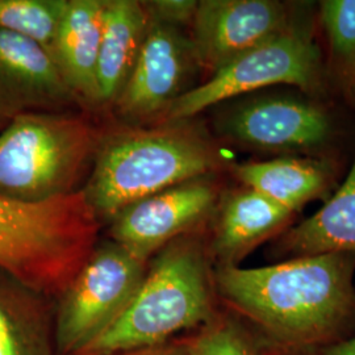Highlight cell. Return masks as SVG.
<instances>
[{
	"instance_id": "ac0fdd59",
	"label": "cell",
	"mask_w": 355,
	"mask_h": 355,
	"mask_svg": "<svg viewBox=\"0 0 355 355\" xmlns=\"http://www.w3.org/2000/svg\"><path fill=\"white\" fill-rule=\"evenodd\" d=\"M279 252L304 257L324 253L355 254V159L341 189L313 216L290 229Z\"/></svg>"
},
{
	"instance_id": "6da1fadb",
	"label": "cell",
	"mask_w": 355,
	"mask_h": 355,
	"mask_svg": "<svg viewBox=\"0 0 355 355\" xmlns=\"http://www.w3.org/2000/svg\"><path fill=\"white\" fill-rule=\"evenodd\" d=\"M355 254L295 257L270 266H216L214 287L268 345L302 353L345 340L355 327Z\"/></svg>"
},
{
	"instance_id": "8992f818",
	"label": "cell",
	"mask_w": 355,
	"mask_h": 355,
	"mask_svg": "<svg viewBox=\"0 0 355 355\" xmlns=\"http://www.w3.org/2000/svg\"><path fill=\"white\" fill-rule=\"evenodd\" d=\"M148 265L112 240L95 246L54 309L58 355L78 354L120 318Z\"/></svg>"
},
{
	"instance_id": "7a4b0ae2",
	"label": "cell",
	"mask_w": 355,
	"mask_h": 355,
	"mask_svg": "<svg viewBox=\"0 0 355 355\" xmlns=\"http://www.w3.org/2000/svg\"><path fill=\"white\" fill-rule=\"evenodd\" d=\"M191 120L103 133L80 189L101 221L110 223L130 204L215 171L220 166L215 146Z\"/></svg>"
},
{
	"instance_id": "d6986e66",
	"label": "cell",
	"mask_w": 355,
	"mask_h": 355,
	"mask_svg": "<svg viewBox=\"0 0 355 355\" xmlns=\"http://www.w3.org/2000/svg\"><path fill=\"white\" fill-rule=\"evenodd\" d=\"M69 0H0V29L35 41L51 55Z\"/></svg>"
},
{
	"instance_id": "9a60e30c",
	"label": "cell",
	"mask_w": 355,
	"mask_h": 355,
	"mask_svg": "<svg viewBox=\"0 0 355 355\" xmlns=\"http://www.w3.org/2000/svg\"><path fill=\"white\" fill-rule=\"evenodd\" d=\"M149 24L142 1L107 0L96 67L99 107L114 105L140 54Z\"/></svg>"
},
{
	"instance_id": "e0dca14e",
	"label": "cell",
	"mask_w": 355,
	"mask_h": 355,
	"mask_svg": "<svg viewBox=\"0 0 355 355\" xmlns=\"http://www.w3.org/2000/svg\"><path fill=\"white\" fill-rule=\"evenodd\" d=\"M245 187L295 214L329 189L330 168L309 158H278L233 167Z\"/></svg>"
},
{
	"instance_id": "3957f363",
	"label": "cell",
	"mask_w": 355,
	"mask_h": 355,
	"mask_svg": "<svg viewBox=\"0 0 355 355\" xmlns=\"http://www.w3.org/2000/svg\"><path fill=\"white\" fill-rule=\"evenodd\" d=\"M208 253L192 233L167 243L149 261L125 311L76 355H119L171 343L178 333L216 318Z\"/></svg>"
},
{
	"instance_id": "7c38bea8",
	"label": "cell",
	"mask_w": 355,
	"mask_h": 355,
	"mask_svg": "<svg viewBox=\"0 0 355 355\" xmlns=\"http://www.w3.org/2000/svg\"><path fill=\"white\" fill-rule=\"evenodd\" d=\"M80 107L53 57L35 41L0 29V116Z\"/></svg>"
},
{
	"instance_id": "5bb4252c",
	"label": "cell",
	"mask_w": 355,
	"mask_h": 355,
	"mask_svg": "<svg viewBox=\"0 0 355 355\" xmlns=\"http://www.w3.org/2000/svg\"><path fill=\"white\" fill-rule=\"evenodd\" d=\"M107 0H69L51 57L82 107H99L96 67Z\"/></svg>"
},
{
	"instance_id": "2e32d148",
	"label": "cell",
	"mask_w": 355,
	"mask_h": 355,
	"mask_svg": "<svg viewBox=\"0 0 355 355\" xmlns=\"http://www.w3.org/2000/svg\"><path fill=\"white\" fill-rule=\"evenodd\" d=\"M0 355H58L48 297L0 270Z\"/></svg>"
},
{
	"instance_id": "cb8c5ba5",
	"label": "cell",
	"mask_w": 355,
	"mask_h": 355,
	"mask_svg": "<svg viewBox=\"0 0 355 355\" xmlns=\"http://www.w3.org/2000/svg\"><path fill=\"white\" fill-rule=\"evenodd\" d=\"M325 355H355V336L347 337L340 343L328 346L324 352Z\"/></svg>"
},
{
	"instance_id": "4fadbf2b",
	"label": "cell",
	"mask_w": 355,
	"mask_h": 355,
	"mask_svg": "<svg viewBox=\"0 0 355 355\" xmlns=\"http://www.w3.org/2000/svg\"><path fill=\"white\" fill-rule=\"evenodd\" d=\"M292 215L249 187L230 191L218 204L209 253L217 266H239L258 245L278 234Z\"/></svg>"
},
{
	"instance_id": "ffe728a7",
	"label": "cell",
	"mask_w": 355,
	"mask_h": 355,
	"mask_svg": "<svg viewBox=\"0 0 355 355\" xmlns=\"http://www.w3.org/2000/svg\"><path fill=\"white\" fill-rule=\"evenodd\" d=\"M186 343L189 355H257L241 325L217 315Z\"/></svg>"
},
{
	"instance_id": "277c9868",
	"label": "cell",
	"mask_w": 355,
	"mask_h": 355,
	"mask_svg": "<svg viewBox=\"0 0 355 355\" xmlns=\"http://www.w3.org/2000/svg\"><path fill=\"white\" fill-rule=\"evenodd\" d=\"M99 232L82 190L40 203L0 195V270L58 299L94 252Z\"/></svg>"
},
{
	"instance_id": "d4e9b609",
	"label": "cell",
	"mask_w": 355,
	"mask_h": 355,
	"mask_svg": "<svg viewBox=\"0 0 355 355\" xmlns=\"http://www.w3.org/2000/svg\"><path fill=\"white\" fill-rule=\"evenodd\" d=\"M10 120L8 119H6V117H3V116H0V130L3 129V128L6 127V124L8 123Z\"/></svg>"
},
{
	"instance_id": "5b68a950",
	"label": "cell",
	"mask_w": 355,
	"mask_h": 355,
	"mask_svg": "<svg viewBox=\"0 0 355 355\" xmlns=\"http://www.w3.org/2000/svg\"><path fill=\"white\" fill-rule=\"evenodd\" d=\"M103 133L82 114L26 112L0 130V195L40 203L78 192Z\"/></svg>"
},
{
	"instance_id": "52a82bcc",
	"label": "cell",
	"mask_w": 355,
	"mask_h": 355,
	"mask_svg": "<svg viewBox=\"0 0 355 355\" xmlns=\"http://www.w3.org/2000/svg\"><path fill=\"white\" fill-rule=\"evenodd\" d=\"M318 69L316 45L304 33L291 28L242 54L207 82L184 92L173 103L162 121L190 120L218 103L274 85L313 89Z\"/></svg>"
},
{
	"instance_id": "603a6c76",
	"label": "cell",
	"mask_w": 355,
	"mask_h": 355,
	"mask_svg": "<svg viewBox=\"0 0 355 355\" xmlns=\"http://www.w3.org/2000/svg\"><path fill=\"white\" fill-rule=\"evenodd\" d=\"M119 355H189L187 353V343H168L154 347L139 349L133 352H128Z\"/></svg>"
},
{
	"instance_id": "44dd1931",
	"label": "cell",
	"mask_w": 355,
	"mask_h": 355,
	"mask_svg": "<svg viewBox=\"0 0 355 355\" xmlns=\"http://www.w3.org/2000/svg\"><path fill=\"white\" fill-rule=\"evenodd\" d=\"M321 21L336 55L355 64V0L321 1Z\"/></svg>"
},
{
	"instance_id": "30bf717a",
	"label": "cell",
	"mask_w": 355,
	"mask_h": 355,
	"mask_svg": "<svg viewBox=\"0 0 355 355\" xmlns=\"http://www.w3.org/2000/svg\"><path fill=\"white\" fill-rule=\"evenodd\" d=\"M191 28L198 64L212 74L291 29L284 6L274 0H202Z\"/></svg>"
},
{
	"instance_id": "ba28073f",
	"label": "cell",
	"mask_w": 355,
	"mask_h": 355,
	"mask_svg": "<svg viewBox=\"0 0 355 355\" xmlns=\"http://www.w3.org/2000/svg\"><path fill=\"white\" fill-rule=\"evenodd\" d=\"M199 67L190 36L177 26L152 21L127 83L114 103L124 125H150L165 119L173 103L187 92Z\"/></svg>"
},
{
	"instance_id": "8fae6325",
	"label": "cell",
	"mask_w": 355,
	"mask_h": 355,
	"mask_svg": "<svg viewBox=\"0 0 355 355\" xmlns=\"http://www.w3.org/2000/svg\"><path fill=\"white\" fill-rule=\"evenodd\" d=\"M218 130L229 140L254 149L304 152L328 141L330 121L311 103L266 98L232 107L220 117Z\"/></svg>"
},
{
	"instance_id": "9c48e42d",
	"label": "cell",
	"mask_w": 355,
	"mask_h": 355,
	"mask_svg": "<svg viewBox=\"0 0 355 355\" xmlns=\"http://www.w3.org/2000/svg\"><path fill=\"white\" fill-rule=\"evenodd\" d=\"M217 190L207 178L174 186L128 205L110 221L111 240L145 262L190 234L216 211Z\"/></svg>"
},
{
	"instance_id": "7402d4cb",
	"label": "cell",
	"mask_w": 355,
	"mask_h": 355,
	"mask_svg": "<svg viewBox=\"0 0 355 355\" xmlns=\"http://www.w3.org/2000/svg\"><path fill=\"white\" fill-rule=\"evenodd\" d=\"M199 1L195 0H150L142 6L152 21L180 28L191 26Z\"/></svg>"
}]
</instances>
